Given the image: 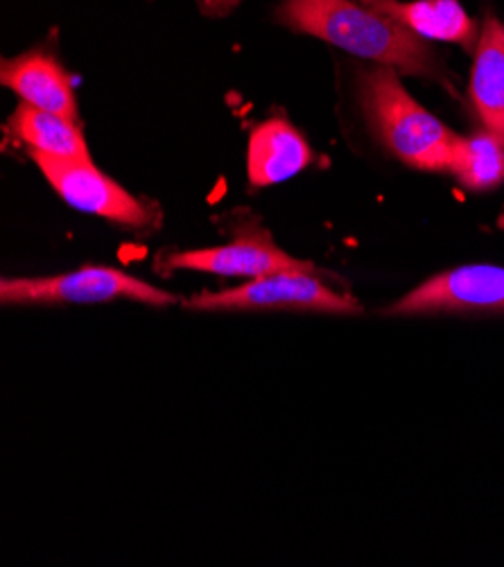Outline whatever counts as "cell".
Listing matches in <instances>:
<instances>
[{
  "instance_id": "6da1fadb",
  "label": "cell",
  "mask_w": 504,
  "mask_h": 567,
  "mask_svg": "<svg viewBox=\"0 0 504 567\" xmlns=\"http://www.w3.org/2000/svg\"><path fill=\"white\" fill-rule=\"evenodd\" d=\"M278 23L403 75L445 82L436 52L399 21L353 0H286Z\"/></svg>"
},
{
  "instance_id": "7a4b0ae2",
  "label": "cell",
  "mask_w": 504,
  "mask_h": 567,
  "mask_svg": "<svg viewBox=\"0 0 504 567\" xmlns=\"http://www.w3.org/2000/svg\"><path fill=\"white\" fill-rule=\"evenodd\" d=\"M358 100L376 138L401 163L428 173H451L460 134L408 93L399 71L380 64L362 71Z\"/></svg>"
},
{
  "instance_id": "3957f363",
  "label": "cell",
  "mask_w": 504,
  "mask_h": 567,
  "mask_svg": "<svg viewBox=\"0 0 504 567\" xmlns=\"http://www.w3.org/2000/svg\"><path fill=\"white\" fill-rule=\"evenodd\" d=\"M119 299L152 308L182 303L179 297L111 267H84L69 274L39 278H3V282H0V301H3V306L109 303Z\"/></svg>"
},
{
  "instance_id": "277c9868",
  "label": "cell",
  "mask_w": 504,
  "mask_h": 567,
  "mask_svg": "<svg viewBox=\"0 0 504 567\" xmlns=\"http://www.w3.org/2000/svg\"><path fill=\"white\" fill-rule=\"evenodd\" d=\"M319 271H278L249 280L247 286L204 292L182 301L186 310L197 312H245V310H304L321 315H360L362 303L347 292L332 290L317 276Z\"/></svg>"
},
{
  "instance_id": "5b68a950",
  "label": "cell",
  "mask_w": 504,
  "mask_h": 567,
  "mask_svg": "<svg viewBox=\"0 0 504 567\" xmlns=\"http://www.w3.org/2000/svg\"><path fill=\"white\" fill-rule=\"evenodd\" d=\"M460 312H504L502 267L466 265L436 274L384 310V315L394 317Z\"/></svg>"
},
{
  "instance_id": "8992f818",
  "label": "cell",
  "mask_w": 504,
  "mask_h": 567,
  "mask_svg": "<svg viewBox=\"0 0 504 567\" xmlns=\"http://www.w3.org/2000/svg\"><path fill=\"white\" fill-rule=\"evenodd\" d=\"M165 271L188 269L229 278H260L278 271H317L312 262L299 260L284 249H278L271 236L256 224H245L236 231L234 240L219 247L179 251L167 256L161 265Z\"/></svg>"
},
{
  "instance_id": "52a82bcc",
  "label": "cell",
  "mask_w": 504,
  "mask_h": 567,
  "mask_svg": "<svg viewBox=\"0 0 504 567\" xmlns=\"http://www.w3.org/2000/svg\"><path fill=\"white\" fill-rule=\"evenodd\" d=\"M30 156L54 193L69 206L123 226H134V229L150 221L147 208L114 179L104 177L93 161H64L41 154Z\"/></svg>"
},
{
  "instance_id": "ba28073f",
  "label": "cell",
  "mask_w": 504,
  "mask_h": 567,
  "mask_svg": "<svg viewBox=\"0 0 504 567\" xmlns=\"http://www.w3.org/2000/svg\"><path fill=\"white\" fill-rule=\"evenodd\" d=\"M0 80L23 102L78 121V97L64 66L45 52H25L3 62Z\"/></svg>"
},
{
  "instance_id": "9c48e42d",
  "label": "cell",
  "mask_w": 504,
  "mask_h": 567,
  "mask_svg": "<svg viewBox=\"0 0 504 567\" xmlns=\"http://www.w3.org/2000/svg\"><path fill=\"white\" fill-rule=\"evenodd\" d=\"M312 161L308 141L286 118L260 123L247 145V177L254 186H274L292 179Z\"/></svg>"
},
{
  "instance_id": "30bf717a",
  "label": "cell",
  "mask_w": 504,
  "mask_h": 567,
  "mask_svg": "<svg viewBox=\"0 0 504 567\" xmlns=\"http://www.w3.org/2000/svg\"><path fill=\"white\" fill-rule=\"evenodd\" d=\"M362 3L389 19L399 21L421 39L457 43L466 50L477 45V25L457 0H362Z\"/></svg>"
},
{
  "instance_id": "8fae6325",
  "label": "cell",
  "mask_w": 504,
  "mask_h": 567,
  "mask_svg": "<svg viewBox=\"0 0 504 567\" xmlns=\"http://www.w3.org/2000/svg\"><path fill=\"white\" fill-rule=\"evenodd\" d=\"M469 97L484 130L504 141V25L486 17L471 73Z\"/></svg>"
},
{
  "instance_id": "7c38bea8",
  "label": "cell",
  "mask_w": 504,
  "mask_h": 567,
  "mask_svg": "<svg viewBox=\"0 0 504 567\" xmlns=\"http://www.w3.org/2000/svg\"><path fill=\"white\" fill-rule=\"evenodd\" d=\"M10 132L30 150V154L64 161H91L80 123L60 116V113L21 102L10 118Z\"/></svg>"
},
{
  "instance_id": "4fadbf2b",
  "label": "cell",
  "mask_w": 504,
  "mask_h": 567,
  "mask_svg": "<svg viewBox=\"0 0 504 567\" xmlns=\"http://www.w3.org/2000/svg\"><path fill=\"white\" fill-rule=\"evenodd\" d=\"M451 173L469 190L497 188L504 182V141L488 130L460 136Z\"/></svg>"
},
{
  "instance_id": "5bb4252c",
  "label": "cell",
  "mask_w": 504,
  "mask_h": 567,
  "mask_svg": "<svg viewBox=\"0 0 504 567\" xmlns=\"http://www.w3.org/2000/svg\"><path fill=\"white\" fill-rule=\"evenodd\" d=\"M240 0H199V8L206 17H224L234 8H238Z\"/></svg>"
},
{
  "instance_id": "9a60e30c",
  "label": "cell",
  "mask_w": 504,
  "mask_h": 567,
  "mask_svg": "<svg viewBox=\"0 0 504 567\" xmlns=\"http://www.w3.org/2000/svg\"><path fill=\"white\" fill-rule=\"evenodd\" d=\"M502 221H504V219H502Z\"/></svg>"
}]
</instances>
